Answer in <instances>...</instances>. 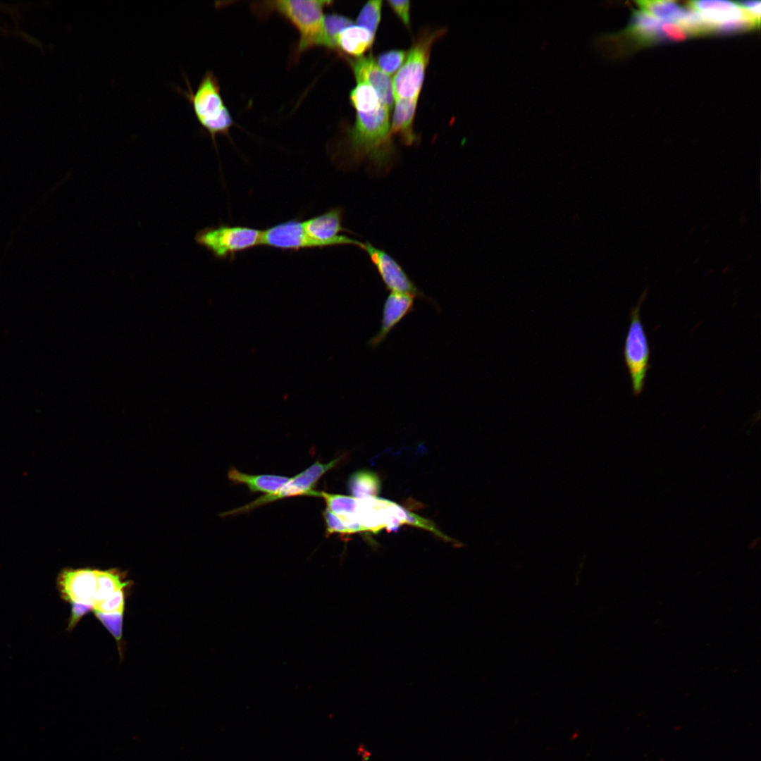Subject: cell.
Returning <instances> with one entry per match:
<instances>
[{
    "label": "cell",
    "instance_id": "5bb4252c",
    "mask_svg": "<svg viewBox=\"0 0 761 761\" xmlns=\"http://www.w3.org/2000/svg\"><path fill=\"white\" fill-rule=\"evenodd\" d=\"M688 6L700 12L704 19L713 25V27L726 22L750 17L736 2L729 1H691L688 2Z\"/></svg>",
    "mask_w": 761,
    "mask_h": 761
},
{
    "label": "cell",
    "instance_id": "52a82bcc",
    "mask_svg": "<svg viewBox=\"0 0 761 761\" xmlns=\"http://www.w3.org/2000/svg\"><path fill=\"white\" fill-rule=\"evenodd\" d=\"M409 514L394 502L371 497L357 500L355 519L363 531L377 533L383 528L395 531L408 524Z\"/></svg>",
    "mask_w": 761,
    "mask_h": 761
},
{
    "label": "cell",
    "instance_id": "8992f818",
    "mask_svg": "<svg viewBox=\"0 0 761 761\" xmlns=\"http://www.w3.org/2000/svg\"><path fill=\"white\" fill-rule=\"evenodd\" d=\"M645 297V292H643L638 304L631 311L630 323L623 348L624 362L634 395H640L643 390L649 369L650 347L640 316L641 306Z\"/></svg>",
    "mask_w": 761,
    "mask_h": 761
},
{
    "label": "cell",
    "instance_id": "44dd1931",
    "mask_svg": "<svg viewBox=\"0 0 761 761\" xmlns=\"http://www.w3.org/2000/svg\"><path fill=\"white\" fill-rule=\"evenodd\" d=\"M636 3L642 11L667 21H678L683 10L673 1L640 0Z\"/></svg>",
    "mask_w": 761,
    "mask_h": 761
},
{
    "label": "cell",
    "instance_id": "30bf717a",
    "mask_svg": "<svg viewBox=\"0 0 761 761\" xmlns=\"http://www.w3.org/2000/svg\"><path fill=\"white\" fill-rule=\"evenodd\" d=\"M361 249L367 253L388 290L418 297L436 307L435 301L429 299L418 288L401 265L385 250L377 248L369 242L364 243Z\"/></svg>",
    "mask_w": 761,
    "mask_h": 761
},
{
    "label": "cell",
    "instance_id": "3957f363",
    "mask_svg": "<svg viewBox=\"0 0 761 761\" xmlns=\"http://www.w3.org/2000/svg\"><path fill=\"white\" fill-rule=\"evenodd\" d=\"M187 91L176 87V91L191 104L194 113L202 128L207 131L215 142L218 135H228L233 125V119L221 94L218 80L215 74L207 70L199 82L195 92L192 91L185 78Z\"/></svg>",
    "mask_w": 761,
    "mask_h": 761
},
{
    "label": "cell",
    "instance_id": "7402d4cb",
    "mask_svg": "<svg viewBox=\"0 0 761 761\" xmlns=\"http://www.w3.org/2000/svg\"><path fill=\"white\" fill-rule=\"evenodd\" d=\"M678 22L688 35H705L714 31L713 25L707 22L700 12L689 6L683 8Z\"/></svg>",
    "mask_w": 761,
    "mask_h": 761
},
{
    "label": "cell",
    "instance_id": "d4e9b609",
    "mask_svg": "<svg viewBox=\"0 0 761 761\" xmlns=\"http://www.w3.org/2000/svg\"><path fill=\"white\" fill-rule=\"evenodd\" d=\"M94 615L111 633L120 648L122 639L123 613H104L94 611Z\"/></svg>",
    "mask_w": 761,
    "mask_h": 761
},
{
    "label": "cell",
    "instance_id": "277c9868",
    "mask_svg": "<svg viewBox=\"0 0 761 761\" xmlns=\"http://www.w3.org/2000/svg\"><path fill=\"white\" fill-rule=\"evenodd\" d=\"M262 230L221 224L199 230L194 240L216 259H233L236 254L261 245Z\"/></svg>",
    "mask_w": 761,
    "mask_h": 761
},
{
    "label": "cell",
    "instance_id": "ffe728a7",
    "mask_svg": "<svg viewBox=\"0 0 761 761\" xmlns=\"http://www.w3.org/2000/svg\"><path fill=\"white\" fill-rule=\"evenodd\" d=\"M124 577L123 572L118 569H97V588L94 605L104 600L116 590L125 588L129 582L124 581Z\"/></svg>",
    "mask_w": 761,
    "mask_h": 761
},
{
    "label": "cell",
    "instance_id": "603a6c76",
    "mask_svg": "<svg viewBox=\"0 0 761 761\" xmlns=\"http://www.w3.org/2000/svg\"><path fill=\"white\" fill-rule=\"evenodd\" d=\"M381 8L382 1H368L358 16L357 21L358 26L368 30L375 35L380 20Z\"/></svg>",
    "mask_w": 761,
    "mask_h": 761
},
{
    "label": "cell",
    "instance_id": "d6986e66",
    "mask_svg": "<svg viewBox=\"0 0 761 761\" xmlns=\"http://www.w3.org/2000/svg\"><path fill=\"white\" fill-rule=\"evenodd\" d=\"M347 486L352 497L364 499L377 497L381 488L378 475L370 470H359L352 474L348 480Z\"/></svg>",
    "mask_w": 761,
    "mask_h": 761
},
{
    "label": "cell",
    "instance_id": "7c38bea8",
    "mask_svg": "<svg viewBox=\"0 0 761 761\" xmlns=\"http://www.w3.org/2000/svg\"><path fill=\"white\" fill-rule=\"evenodd\" d=\"M349 63L357 82L366 83L373 87L390 111L394 101V92L392 81L388 75L378 67L372 56L350 59Z\"/></svg>",
    "mask_w": 761,
    "mask_h": 761
},
{
    "label": "cell",
    "instance_id": "f546056e",
    "mask_svg": "<svg viewBox=\"0 0 761 761\" xmlns=\"http://www.w3.org/2000/svg\"><path fill=\"white\" fill-rule=\"evenodd\" d=\"M92 610H94L92 605L81 603H72L71 613L69 618L67 629L68 631L73 630L76 626L81 618Z\"/></svg>",
    "mask_w": 761,
    "mask_h": 761
},
{
    "label": "cell",
    "instance_id": "9c48e42d",
    "mask_svg": "<svg viewBox=\"0 0 761 761\" xmlns=\"http://www.w3.org/2000/svg\"><path fill=\"white\" fill-rule=\"evenodd\" d=\"M342 219L343 210L335 207L302 221V225L304 232L314 241L316 248L353 245L361 249L364 242L343 234L349 231L342 226Z\"/></svg>",
    "mask_w": 761,
    "mask_h": 761
},
{
    "label": "cell",
    "instance_id": "2e32d148",
    "mask_svg": "<svg viewBox=\"0 0 761 761\" xmlns=\"http://www.w3.org/2000/svg\"><path fill=\"white\" fill-rule=\"evenodd\" d=\"M418 99H396L395 113L390 135L397 134L407 145L416 140L412 125Z\"/></svg>",
    "mask_w": 761,
    "mask_h": 761
},
{
    "label": "cell",
    "instance_id": "ac0fdd59",
    "mask_svg": "<svg viewBox=\"0 0 761 761\" xmlns=\"http://www.w3.org/2000/svg\"><path fill=\"white\" fill-rule=\"evenodd\" d=\"M661 23L654 16L641 10L633 11L626 32L641 44H653L662 40Z\"/></svg>",
    "mask_w": 761,
    "mask_h": 761
},
{
    "label": "cell",
    "instance_id": "9a60e30c",
    "mask_svg": "<svg viewBox=\"0 0 761 761\" xmlns=\"http://www.w3.org/2000/svg\"><path fill=\"white\" fill-rule=\"evenodd\" d=\"M374 35L368 30L352 25L345 28L336 37L335 49L351 56L360 57L373 44Z\"/></svg>",
    "mask_w": 761,
    "mask_h": 761
},
{
    "label": "cell",
    "instance_id": "7a4b0ae2",
    "mask_svg": "<svg viewBox=\"0 0 761 761\" xmlns=\"http://www.w3.org/2000/svg\"><path fill=\"white\" fill-rule=\"evenodd\" d=\"M330 4L321 0H279L255 2L252 6L262 16L278 13L296 28L299 34L296 53L299 55L315 47L327 48L323 8Z\"/></svg>",
    "mask_w": 761,
    "mask_h": 761
},
{
    "label": "cell",
    "instance_id": "4fadbf2b",
    "mask_svg": "<svg viewBox=\"0 0 761 761\" xmlns=\"http://www.w3.org/2000/svg\"><path fill=\"white\" fill-rule=\"evenodd\" d=\"M414 298L413 295L399 292H390L388 295L383 304L380 328L369 340V346L375 348L380 345L396 326L414 310Z\"/></svg>",
    "mask_w": 761,
    "mask_h": 761
},
{
    "label": "cell",
    "instance_id": "ba28073f",
    "mask_svg": "<svg viewBox=\"0 0 761 761\" xmlns=\"http://www.w3.org/2000/svg\"><path fill=\"white\" fill-rule=\"evenodd\" d=\"M340 460V458H336L327 464L316 462L293 478H290V480L278 492L261 496L243 507L225 512L221 516H227L245 513L261 505L288 497L299 495L318 497V492L314 490L317 482L325 473L335 466Z\"/></svg>",
    "mask_w": 761,
    "mask_h": 761
},
{
    "label": "cell",
    "instance_id": "83f0119b",
    "mask_svg": "<svg viewBox=\"0 0 761 761\" xmlns=\"http://www.w3.org/2000/svg\"><path fill=\"white\" fill-rule=\"evenodd\" d=\"M660 30L664 41H682L689 36L681 26L672 23H661Z\"/></svg>",
    "mask_w": 761,
    "mask_h": 761
},
{
    "label": "cell",
    "instance_id": "5b68a950",
    "mask_svg": "<svg viewBox=\"0 0 761 761\" xmlns=\"http://www.w3.org/2000/svg\"><path fill=\"white\" fill-rule=\"evenodd\" d=\"M445 32L444 30L423 31L407 54L406 61L392 82L394 98L418 99L431 47Z\"/></svg>",
    "mask_w": 761,
    "mask_h": 761
},
{
    "label": "cell",
    "instance_id": "e0dca14e",
    "mask_svg": "<svg viewBox=\"0 0 761 761\" xmlns=\"http://www.w3.org/2000/svg\"><path fill=\"white\" fill-rule=\"evenodd\" d=\"M229 480L234 484H245L252 493L261 492L266 495L278 492L290 480V478L278 475H250L231 468L228 473Z\"/></svg>",
    "mask_w": 761,
    "mask_h": 761
},
{
    "label": "cell",
    "instance_id": "484cf974",
    "mask_svg": "<svg viewBox=\"0 0 761 761\" xmlns=\"http://www.w3.org/2000/svg\"><path fill=\"white\" fill-rule=\"evenodd\" d=\"M407 52L403 50H392L380 54L378 56L377 65L387 75L395 73L407 57Z\"/></svg>",
    "mask_w": 761,
    "mask_h": 761
},
{
    "label": "cell",
    "instance_id": "4316f807",
    "mask_svg": "<svg viewBox=\"0 0 761 761\" xmlns=\"http://www.w3.org/2000/svg\"><path fill=\"white\" fill-rule=\"evenodd\" d=\"M125 608V588L116 590L104 600L93 606L94 611L104 613L122 612Z\"/></svg>",
    "mask_w": 761,
    "mask_h": 761
},
{
    "label": "cell",
    "instance_id": "cb8c5ba5",
    "mask_svg": "<svg viewBox=\"0 0 761 761\" xmlns=\"http://www.w3.org/2000/svg\"><path fill=\"white\" fill-rule=\"evenodd\" d=\"M354 25L351 19L344 16L330 13L324 16L325 35L327 48L335 49V41L338 35L345 28Z\"/></svg>",
    "mask_w": 761,
    "mask_h": 761
},
{
    "label": "cell",
    "instance_id": "f1b7e54d",
    "mask_svg": "<svg viewBox=\"0 0 761 761\" xmlns=\"http://www.w3.org/2000/svg\"><path fill=\"white\" fill-rule=\"evenodd\" d=\"M389 6L393 11V12L398 16L404 25L407 27L409 26L410 23V2L409 1H396L390 0L388 1Z\"/></svg>",
    "mask_w": 761,
    "mask_h": 761
},
{
    "label": "cell",
    "instance_id": "4dcf8cb0",
    "mask_svg": "<svg viewBox=\"0 0 761 761\" xmlns=\"http://www.w3.org/2000/svg\"><path fill=\"white\" fill-rule=\"evenodd\" d=\"M736 4L759 25L760 24L761 3L760 1H743Z\"/></svg>",
    "mask_w": 761,
    "mask_h": 761
},
{
    "label": "cell",
    "instance_id": "6da1fadb",
    "mask_svg": "<svg viewBox=\"0 0 761 761\" xmlns=\"http://www.w3.org/2000/svg\"><path fill=\"white\" fill-rule=\"evenodd\" d=\"M354 108L355 124L348 135L354 159L361 160L369 157L377 165L385 164L390 149L389 109L381 99Z\"/></svg>",
    "mask_w": 761,
    "mask_h": 761
},
{
    "label": "cell",
    "instance_id": "8fae6325",
    "mask_svg": "<svg viewBox=\"0 0 761 761\" xmlns=\"http://www.w3.org/2000/svg\"><path fill=\"white\" fill-rule=\"evenodd\" d=\"M56 588L61 599L70 604L94 606L97 588V569L64 568L57 576Z\"/></svg>",
    "mask_w": 761,
    "mask_h": 761
}]
</instances>
